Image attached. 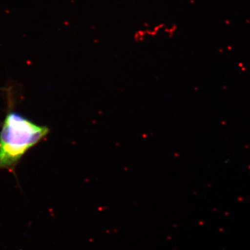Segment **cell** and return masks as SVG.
I'll return each instance as SVG.
<instances>
[{"instance_id": "obj_1", "label": "cell", "mask_w": 250, "mask_h": 250, "mask_svg": "<svg viewBox=\"0 0 250 250\" xmlns=\"http://www.w3.org/2000/svg\"><path fill=\"white\" fill-rule=\"evenodd\" d=\"M49 132L47 126L36 124L18 112H8L0 131V170L14 173L24 156Z\"/></svg>"}]
</instances>
